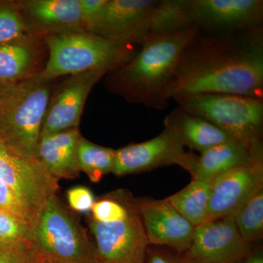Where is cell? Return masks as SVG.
Returning a JSON list of instances; mask_svg holds the SVG:
<instances>
[{
	"label": "cell",
	"instance_id": "cell-1",
	"mask_svg": "<svg viewBox=\"0 0 263 263\" xmlns=\"http://www.w3.org/2000/svg\"><path fill=\"white\" fill-rule=\"evenodd\" d=\"M200 94L263 99V29L198 33L180 57L167 96Z\"/></svg>",
	"mask_w": 263,
	"mask_h": 263
},
{
	"label": "cell",
	"instance_id": "cell-2",
	"mask_svg": "<svg viewBox=\"0 0 263 263\" xmlns=\"http://www.w3.org/2000/svg\"><path fill=\"white\" fill-rule=\"evenodd\" d=\"M199 32L195 25L170 35H148L132 60L109 72V91L129 103L164 110L168 107L167 89L180 57Z\"/></svg>",
	"mask_w": 263,
	"mask_h": 263
},
{
	"label": "cell",
	"instance_id": "cell-3",
	"mask_svg": "<svg viewBox=\"0 0 263 263\" xmlns=\"http://www.w3.org/2000/svg\"><path fill=\"white\" fill-rule=\"evenodd\" d=\"M53 82L40 72L0 98V141L15 155L35 157Z\"/></svg>",
	"mask_w": 263,
	"mask_h": 263
},
{
	"label": "cell",
	"instance_id": "cell-4",
	"mask_svg": "<svg viewBox=\"0 0 263 263\" xmlns=\"http://www.w3.org/2000/svg\"><path fill=\"white\" fill-rule=\"evenodd\" d=\"M48 62L41 73L54 81L94 70L109 72L127 63L136 54L134 46L88 32H73L45 38Z\"/></svg>",
	"mask_w": 263,
	"mask_h": 263
},
{
	"label": "cell",
	"instance_id": "cell-5",
	"mask_svg": "<svg viewBox=\"0 0 263 263\" xmlns=\"http://www.w3.org/2000/svg\"><path fill=\"white\" fill-rule=\"evenodd\" d=\"M32 246L39 258L57 263H97L94 245L77 216L57 195L40 214Z\"/></svg>",
	"mask_w": 263,
	"mask_h": 263
},
{
	"label": "cell",
	"instance_id": "cell-6",
	"mask_svg": "<svg viewBox=\"0 0 263 263\" xmlns=\"http://www.w3.org/2000/svg\"><path fill=\"white\" fill-rule=\"evenodd\" d=\"M234 139L262 141L263 99L233 94H200L174 100Z\"/></svg>",
	"mask_w": 263,
	"mask_h": 263
},
{
	"label": "cell",
	"instance_id": "cell-7",
	"mask_svg": "<svg viewBox=\"0 0 263 263\" xmlns=\"http://www.w3.org/2000/svg\"><path fill=\"white\" fill-rule=\"evenodd\" d=\"M97 263H143L149 247L137 199L127 217L103 222L89 219Z\"/></svg>",
	"mask_w": 263,
	"mask_h": 263
},
{
	"label": "cell",
	"instance_id": "cell-8",
	"mask_svg": "<svg viewBox=\"0 0 263 263\" xmlns=\"http://www.w3.org/2000/svg\"><path fill=\"white\" fill-rule=\"evenodd\" d=\"M0 181L13 189L38 220L48 200L56 195L59 179L36 157L15 155L0 141Z\"/></svg>",
	"mask_w": 263,
	"mask_h": 263
},
{
	"label": "cell",
	"instance_id": "cell-9",
	"mask_svg": "<svg viewBox=\"0 0 263 263\" xmlns=\"http://www.w3.org/2000/svg\"><path fill=\"white\" fill-rule=\"evenodd\" d=\"M196 155L186 152L177 136L164 127L158 136L115 150L111 173L116 176L149 171L164 166H181L190 172Z\"/></svg>",
	"mask_w": 263,
	"mask_h": 263
},
{
	"label": "cell",
	"instance_id": "cell-10",
	"mask_svg": "<svg viewBox=\"0 0 263 263\" xmlns=\"http://www.w3.org/2000/svg\"><path fill=\"white\" fill-rule=\"evenodd\" d=\"M250 246L242 239L234 216L209 221L195 227L186 252L190 263H240L249 255Z\"/></svg>",
	"mask_w": 263,
	"mask_h": 263
},
{
	"label": "cell",
	"instance_id": "cell-11",
	"mask_svg": "<svg viewBox=\"0 0 263 263\" xmlns=\"http://www.w3.org/2000/svg\"><path fill=\"white\" fill-rule=\"evenodd\" d=\"M157 0H107L101 14L87 31L111 41L141 46L149 35L152 10Z\"/></svg>",
	"mask_w": 263,
	"mask_h": 263
},
{
	"label": "cell",
	"instance_id": "cell-12",
	"mask_svg": "<svg viewBox=\"0 0 263 263\" xmlns=\"http://www.w3.org/2000/svg\"><path fill=\"white\" fill-rule=\"evenodd\" d=\"M195 25L203 33L263 29L262 0H192Z\"/></svg>",
	"mask_w": 263,
	"mask_h": 263
},
{
	"label": "cell",
	"instance_id": "cell-13",
	"mask_svg": "<svg viewBox=\"0 0 263 263\" xmlns=\"http://www.w3.org/2000/svg\"><path fill=\"white\" fill-rule=\"evenodd\" d=\"M106 73L109 72L105 70L87 71L70 76L64 81L53 96L51 95L41 136L79 128L90 91Z\"/></svg>",
	"mask_w": 263,
	"mask_h": 263
},
{
	"label": "cell",
	"instance_id": "cell-14",
	"mask_svg": "<svg viewBox=\"0 0 263 263\" xmlns=\"http://www.w3.org/2000/svg\"><path fill=\"white\" fill-rule=\"evenodd\" d=\"M137 205L149 245L167 247L179 254L186 252L195 226L165 199H137Z\"/></svg>",
	"mask_w": 263,
	"mask_h": 263
},
{
	"label": "cell",
	"instance_id": "cell-15",
	"mask_svg": "<svg viewBox=\"0 0 263 263\" xmlns=\"http://www.w3.org/2000/svg\"><path fill=\"white\" fill-rule=\"evenodd\" d=\"M262 184L263 157L231 170L212 180L206 221L234 216L249 197Z\"/></svg>",
	"mask_w": 263,
	"mask_h": 263
},
{
	"label": "cell",
	"instance_id": "cell-16",
	"mask_svg": "<svg viewBox=\"0 0 263 263\" xmlns=\"http://www.w3.org/2000/svg\"><path fill=\"white\" fill-rule=\"evenodd\" d=\"M29 35L46 38L59 34L86 32L79 0L16 1Z\"/></svg>",
	"mask_w": 263,
	"mask_h": 263
},
{
	"label": "cell",
	"instance_id": "cell-17",
	"mask_svg": "<svg viewBox=\"0 0 263 263\" xmlns=\"http://www.w3.org/2000/svg\"><path fill=\"white\" fill-rule=\"evenodd\" d=\"M263 157L262 141L231 140L196 155L190 174L193 180L212 181L231 170Z\"/></svg>",
	"mask_w": 263,
	"mask_h": 263
},
{
	"label": "cell",
	"instance_id": "cell-18",
	"mask_svg": "<svg viewBox=\"0 0 263 263\" xmlns=\"http://www.w3.org/2000/svg\"><path fill=\"white\" fill-rule=\"evenodd\" d=\"M79 128L40 137L35 157L57 179H73L79 176L77 147L81 138Z\"/></svg>",
	"mask_w": 263,
	"mask_h": 263
},
{
	"label": "cell",
	"instance_id": "cell-19",
	"mask_svg": "<svg viewBox=\"0 0 263 263\" xmlns=\"http://www.w3.org/2000/svg\"><path fill=\"white\" fill-rule=\"evenodd\" d=\"M40 38L27 36L0 43V85L13 86L32 77L43 69Z\"/></svg>",
	"mask_w": 263,
	"mask_h": 263
},
{
	"label": "cell",
	"instance_id": "cell-20",
	"mask_svg": "<svg viewBox=\"0 0 263 263\" xmlns=\"http://www.w3.org/2000/svg\"><path fill=\"white\" fill-rule=\"evenodd\" d=\"M164 125L174 132L183 146L200 153L216 145L234 140L212 123L180 106L164 117Z\"/></svg>",
	"mask_w": 263,
	"mask_h": 263
},
{
	"label": "cell",
	"instance_id": "cell-21",
	"mask_svg": "<svg viewBox=\"0 0 263 263\" xmlns=\"http://www.w3.org/2000/svg\"><path fill=\"white\" fill-rule=\"evenodd\" d=\"M195 25L192 0H157L151 15L149 35H170Z\"/></svg>",
	"mask_w": 263,
	"mask_h": 263
},
{
	"label": "cell",
	"instance_id": "cell-22",
	"mask_svg": "<svg viewBox=\"0 0 263 263\" xmlns=\"http://www.w3.org/2000/svg\"><path fill=\"white\" fill-rule=\"evenodd\" d=\"M210 192L211 181L193 180L186 187L165 200L196 227L206 221Z\"/></svg>",
	"mask_w": 263,
	"mask_h": 263
},
{
	"label": "cell",
	"instance_id": "cell-23",
	"mask_svg": "<svg viewBox=\"0 0 263 263\" xmlns=\"http://www.w3.org/2000/svg\"><path fill=\"white\" fill-rule=\"evenodd\" d=\"M114 157L115 149L99 146L82 136L79 138L77 147L79 169L84 172L92 182H98L105 175L111 173Z\"/></svg>",
	"mask_w": 263,
	"mask_h": 263
},
{
	"label": "cell",
	"instance_id": "cell-24",
	"mask_svg": "<svg viewBox=\"0 0 263 263\" xmlns=\"http://www.w3.org/2000/svg\"><path fill=\"white\" fill-rule=\"evenodd\" d=\"M235 226L242 239L250 245L263 234V184L260 185L235 214Z\"/></svg>",
	"mask_w": 263,
	"mask_h": 263
},
{
	"label": "cell",
	"instance_id": "cell-25",
	"mask_svg": "<svg viewBox=\"0 0 263 263\" xmlns=\"http://www.w3.org/2000/svg\"><path fill=\"white\" fill-rule=\"evenodd\" d=\"M29 35L16 1L0 0V43Z\"/></svg>",
	"mask_w": 263,
	"mask_h": 263
},
{
	"label": "cell",
	"instance_id": "cell-26",
	"mask_svg": "<svg viewBox=\"0 0 263 263\" xmlns=\"http://www.w3.org/2000/svg\"><path fill=\"white\" fill-rule=\"evenodd\" d=\"M32 227L14 216L0 211V242L5 243L25 242L32 245Z\"/></svg>",
	"mask_w": 263,
	"mask_h": 263
},
{
	"label": "cell",
	"instance_id": "cell-27",
	"mask_svg": "<svg viewBox=\"0 0 263 263\" xmlns=\"http://www.w3.org/2000/svg\"><path fill=\"white\" fill-rule=\"evenodd\" d=\"M0 211L14 216L28 223L34 229L37 221L16 193L5 183L0 181Z\"/></svg>",
	"mask_w": 263,
	"mask_h": 263
},
{
	"label": "cell",
	"instance_id": "cell-28",
	"mask_svg": "<svg viewBox=\"0 0 263 263\" xmlns=\"http://www.w3.org/2000/svg\"><path fill=\"white\" fill-rule=\"evenodd\" d=\"M37 259V254L30 243L0 242V263H36Z\"/></svg>",
	"mask_w": 263,
	"mask_h": 263
},
{
	"label": "cell",
	"instance_id": "cell-29",
	"mask_svg": "<svg viewBox=\"0 0 263 263\" xmlns=\"http://www.w3.org/2000/svg\"><path fill=\"white\" fill-rule=\"evenodd\" d=\"M67 199L70 209L81 213L91 212L95 202L91 190L85 186L70 189L67 193Z\"/></svg>",
	"mask_w": 263,
	"mask_h": 263
},
{
	"label": "cell",
	"instance_id": "cell-30",
	"mask_svg": "<svg viewBox=\"0 0 263 263\" xmlns=\"http://www.w3.org/2000/svg\"><path fill=\"white\" fill-rule=\"evenodd\" d=\"M81 21L87 32L101 14L107 0H79Z\"/></svg>",
	"mask_w": 263,
	"mask_h": 263
},
{
	"label": "cell",
	"instance_id": "cell-31",
	"mask_svg": "<svg viewBox=\"0 0 263 263\" xmlns=\"http://www.w3.org/2000/svg\"><path fill=\"white\" fill-rule=\"evenodd\" d=\"M143 263H190L182 254L148 247Z\"/></svg>",
	"mask_w": 263,
	"mask_h": 263
},
{
	"label": "cell",
	"instance_id": "cell-32",
	"mask_svg": "<svg viewBox=\"0 0 263 263\" xmlns=\"http://www.w3.org/2000/svg\"><path fill=\"white\" fill-rule=\"evenodd\" d=\"M245 261V263H263V257L260 254H249Z\"/></svg>",
	"mask_w": 263,
	"mask_h": 263
},
{
	"label": "cell",
	"instance_id": "cell-33",
	"mask_svg": "<svg viewBox=\"0 0 263 263\" xmlns=\"http://www.w3.org/2000/svg\"><path fill=\"white\" fill-rule=\"evenodd\" d=\"M9 86H1V85H0V98H1L2 95L4 94L5 91H6L7 89H8Z\"/></svg>",
	"mask_w": 263,
	"mask_h": 263
},
{
	"label": "cell",
	"instance_id": "cell-34",
	"mask_svg": "<svg viewBox=\"0 0 263 263\" xmlns=\"http://www.w3.org/2000/svg\"><path fill=\"white\" fill-rule=\"evenodd\" d=\"M36 263H57L51 262V261L47 260V259H41L37 257V262Z\"/></svg>",
	"mask_w": 263,
	"mask_h": 263
}]
</instances>
